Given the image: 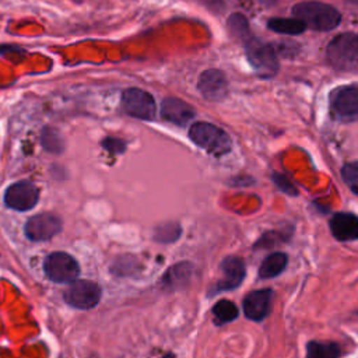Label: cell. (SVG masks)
Wrapping results in <instances>:
<instances>
[{
	"instance_id": "1",
	"label": "cell",
	"mask_w": 358,
	"mask_h": 358,
	"mask_svg": "<svg viewBox=\"0 0 358 358\" xmlns=\"http://www.w3.org/2000/svg\"><path fill=\"white\" fill-rule=\"evenodd\" d=\"M292 15L302 20L308 28L315 31L334 29L340 21L341 14L337 8L322 1H301L292 7Z\"/></svg>"
},
{
	"instance_id": "2",
	"label": "cell",
	"mask_w": 358,
	"mask_h": 358,
	"mask_svg": "<svg viewBox=\"0 0 358 358\" xmlns=\"http://www.w3.org/2000/svg\"><path fill=\"white\" fill-rule=\"evenodd\" d=\"M241 41L243 42L246 59L259 77L270 78L278 71V59L273 46L255 38L252 32L245 35Z\"/></svg>"
},
{
	"instance_id": "3",
	"label": "cell",
	"mask_w": 358,
	"mask_h": 358,
	"mask_svg": "<svg viewBox=\"0 0 358 358\" xmlns=\"http://www.w3.org/2000/svg\"><path fill=\"white\" fill-rule=\"evenodd\" d=\"M189 138L215 157L225 155L232 148V141L228 133L208 122L193 123L189 129Z\"/></svg>"
},
{
	"instance_id": "4",
	"label": "cell",
	"mask_w": 358,
	"mask_h": 358,
	"mask_svg": "<svg viewBox=\"0 0 358 358\" xmlns=\"http://www.w3.org/2000/svg\"><path fill=\"white\" fill-rule=\"evenodd\" d=\"M327 63L337 70H351L358 66V34L343 32L334 36L326 48Z\"/></svg>"
},
{
	"instance_id": "5",
	"label": "cell",
	"mask_w": 358,
	"mask_h": 358,
	"mask_svg": "<svg viewBox=\"0 0 358 358\" xmlns=\"http://www.w3.org/2000/svg\"><path fill=\"white\" fill-rule=\"evenodd\" d=\"M43 271L50 281L57 284H69L77 280L80 274V264L67 252L56 250L45 257Z\"/></svg>"
},
{
	"instance_id": "6",
	"label": "cell",
	"mask_w": 358,
	"mask_h": 358,
	"mask_svg": "<svg viewBox=\"0 0 358 358\" xmlns=\"http://www.w3.org/2000/svg\"><path fill=\"white\" fill-rule=\"evenodd\" d=\"M330 113L341 122L358 120V87L341 85L330 92Z\"/></svg>"
},
{
	"instance_id": "7",
	"label": "cell",
	"mask_w": 358,
	"mask_h": 358,
	"mask_svg": "<svg viewBox=\"0 0 358 358\" xmlns=\"http://www.w3.org/2000/svg\"><path fill=\"white\" fill-rule=\"evenodd\" d=\"M102 296L101 287L90 280H74L63 292V299L67 305L76 309H92Z\"/></svg>"
},
{
	"instance_id": "8",
	"label": "cell",
	"mask_w": 358,
	"mask_h": 358,
	"mask_svg": "<svg viewBox=\"0 0 358 358\" xmlns=\"http://www.w3.org/2000/svg\"><path fill=\"white\" fill-rule=\"evenodd\" d=\"M63 228V221L53 213H39L29 217L24 225L25 236L32 242H46Z\"/></svg>"
},
{
	"instance_id": "9",
	"label": "cell",
	"mask_w": 358,
	"mask_h": 358,
	"mask_svg": "<svg viewBox=\"0 0 358 358\" xmlns=\"http://www.w3.org/2000/svg\"><path fill=\"white\" fill-rule=\"evenodd\" d=\"M39 189L31 180H18L10 185L4 192V204L17 211H28L36 206Z\"/></svg>"
},
{
	"instance_id": "10",
	"label": "cell",
	"mask_w": 358,
	"mask_h": 358,
	"mask_svg": "<svg viewBox=\"0 0 358 358\" xmlns=\"http://www.w3.org/2000/svg\"><path fill=\"white\" fill-rule=\"evenodd\" d=\"M122 106L124 112L136 119L151 120L155 117V101L144 90L129 88L122 95Z\"/></svg>"
},
{
	"instance_id": "11",
	"label": "cell",
	"mask_w": 358,
	"mask_h": 358,
	"mask_svg": "<svg viewBox=\"0 0 358 358\" xmlns=\"http://www.w3.org/2000/svg\"><path fill=\"white\" fill-rule=\"evenodd\" d=\"M221 271L222 277L214 284L211 294H218L222 291H229L241 285L245 278V264L243 260L238 256H228L221 262Z\"/></svg>"
},
{
	"instance_id": "12",
	"label": "cell",
	"mask_w": 358,
	"mask_h": 358,
	"mask_svg": "<svg viewBox=\"0 0 358 358\" xmlns=\"http://www.w3.org/2000/svg\"><path fill=\"white\" fill-rule=\"evenodd\" d=\"M197 88L206 99L221 101L228 94L227 76L218 69H207L200 74Z\"/></svg>"
},
{
	"instance_id": "13",
	"label": "cell",
	"mask_w": 358,
	"mask_h": 358,
	"mask_svg": "<svg viewBox=\"0 0 358 358\" xmlns=\"http://www.w3.org/2000/svg\"><path fill=\"white\" fill-rule=\"evenodd\" d=\"M271 295V289L267 288L249 292L243 299L245 316L253 322L263 320L270 310Z\"/></svg>"
},
{
	"instance_id": "14",
	"label": "cell",
	"mask_w": 358,
	"mask_h": 358,
	"mask_svg": "<svg viewBox=\"0 0 358 358\" xmlns=\"http://www.w3.org/2000/svg\"><path fill=\"white\" fill-rule=\"evenodd\" d=\"M161 116L171 123L185 126L194 117V109L179 98L168 96L161 103Z\"/></svg>"
},
{
	"instance_id": "15",
	"label": "cell",
	"mask_w": 358,
	"mask_h": 358,
	"mask_svg": "<svg viewBox=\"0 0 358 358\" xmlns=\"http://www.w3.org/2000/svg\"><path fill=\"white\" fill-rule=\"evenodd\" d=\"M330 231L337 241L358 239V217L351 213H337L330 218Z\"/></svg>"
},
{
	"instance_id": "16",
	"label": "cell",
	"mask_w": 358,
	"mask_h": 358,
	"mask_svg": "<svg viewBox=\"0 0 358 358\" xmlns=\"http://www.w3.org/2000/svg\"><path fill=\"white\" fill-rule=\"evenodd\" d=\"M193 274V266L189 262H179L178 264L169 267L162 278L164 288L171 291L185 287Z\"/></svg>"
},
{
	"instance_id": "17",
	"label": "cell",
	"mask_w": 358,
	"mask_h": 358,
	"mask_svg": "<svg viewBox=\"0 0 358 358\" xmlns=\"http://www.w3.org/2000/svg\"><path fill=\"white\" fill-rule=\"evenodd\" d=\"M267 27L278 34L284 35H299L302 34L308 27L306 24L299 18H284V17H274L267 21Z\"/></svg>"
},
{
	"instance_id": "18",
	"label": "cell",
	"mask_w": 358,
	"mask_h": 358,
	"mask_svg": "<svg viewBox=\"0 0 358 358\" xmlns=\"http://www.w3.org/2000/svg\"><path fill=\"white\" fill-rule=\"evenodd\" d=\"M288 262V256L282 252H274L271 255H268L260 268H259V275L260 278H273L275 275H278L287 266Z\"/></svg>"
},
{
	"instance_id": "19",
	"label": "cell",
	"mask_w": 358,
	"mask_h": 358,
	"mask_svg": "<svg viewBox=\"0 0 358 358\" xmlns=\"http://www.w3.org/2000/svg\"><path fill=\"white\" fill-rule=\"evenodd\" d=\"M341 350L331 341H310L306 350V358H337Z\"/></svg>"
},
{
	"instance_id": "20",
	"label": "cell",
	"mask_w": 358,
	"mask_h": 358,
	"mask_svg": "<svg viewBox=\"0 0 358 358\" xmlns=\"http://www.w3.org/2000/svg\"><path fill=\"white\" fill-rule=\"evenodd\" d=\"M180 235H182V227L179 225V222L168 221L155 227L152 238L155 242H159V243H172V242H176Z\"/></svg>"
},
{
	"instance_id": "21",
	"label": "cell",
	"mask_w": 358,
	"mask_h": 358,
	"mask_svg": "<svg viewBox=\"0 0 358 358\" xmlns=\"http://www.w3.org/2000/svg\"><path fill=\"white\" fill-rule=\"evenodd\" d=\"M213 315L215 324H225L236 319L238 316V308L232 301L221 299L213 306Z\"/></svg>"
},
{
	"instance_id": "22",
	"label": "cell",
	"mask_w": 358,
	"mask_h": 358,
	"mask_svg": "<svg viewBox=\"0 0 358 358\" xmlns=\"http://www.w3.org/2000/svg\"><path fill=\"white\" fill-rule=\"evenodd\" d=\"M41 143L42 147L49 151V152H55L59 154L63 151L64 145H63V138L60 136V133L52 127H46L42 130L41 134Z\"/></svg>"
},
{
	"instance_id": "23",
	"label": "cell",
	"mask_w": 358,
	"mask_h": 358,
	"mask_svg": "<svg viewBox=\"0 0 358 358\" xmlns=\"http://www.w3.org/2000/svg\"><path fill=\"white\" fill-rule=\"evenodd\" d=\"M341 176L352 193L358 196V162H348L341 169Z\"/></svg>"
},
{
	"instance_id": "24",
	"label": "cell",
	"mask_w": 358,
	"mask_h": 358,
	"mask_svg": "<svg viewBox=\"0 0 358 358\" xmlns=\"http://www.w3.org/2000/svg\"><path fill=\"white\" fill-rule=\"evenodd\" d=\"M102 147L112 154H122L126 150V143L116 137H106L102 140Z\"/></svg>"
},
{
	"instance_id": "25",
	"label": "cell",
	"mask_w": 358,
	"mask_h": 358,
	"mask_svg": "<svg viewBox=\"0 0 358 358\" xmlns=\"http://www.w3.org/2000/svg\"><path fill=\"white\" fill-rule=\"evenodd\" d=\"M274 179H275L277 186L281 187L284 192H287V193H295V190H294V187H292V183H291L285 176H282V175H275Z\"/></svg>"
},
{
	"instance_id": "26",
	"label": "cell",
	"mask_w": 358,
	"mask_h": 358,
	"mask_svg": "<svg viewBox=\"0 0 358 358\" xmlns=\"http://www.w3.org/2000/svg\"><path fill=\"white\" fill-rule=\"evenodd\" d=\"M203 1L208 8L211 10H221L222 8V0H200Z\"/></svg>"
},
{
	"instance_id": "27",
	"label": "cell",
	"mask_w": 358,
	"mask_h": 358,
	"mask_svg": "<svg viewBox=\"0 0 358 358\" xmlns=\"http://www.w3.org/2000/svg\"><path fill=\"white\" fill-rule=\"evenodd\" d=\"M162 358H175V355H173L172 352H168V354H165Z\"/></svg>"
},
{
	"instance_id": "28",
	"label": "cell",
	"mask_w": 358,
	"mask_h": 358,
	"mask_svg": "<svg viewBox=\"0 0 358 358\" xmlns=\"http://www.w3.org/2000/svg\"><path fill=\"white\" fill-rule=\"evenodd\" d=\"M345 1H348L351 4H358V0H345Z\"/></svg>"
}]
</instances>
